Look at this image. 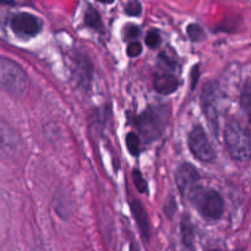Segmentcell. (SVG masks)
Returning a JSON list of instances; mask_svg holds the SVG:
<instances>
[{
    "label": "cell",
    "instance_id": "cell-20",
    "mask_svg": "<svg viewBox=\"0 0 251 251\" xmlns=\"http://www.w3.org/2000/svg\"><path fill=\"white\" fill-rule=\"evenodd\" d=\"M125 12L129 16H140L142 12V5L140 1H130L125 6Z\"/></svg>",
    "mask_w": 251,
    "mask_h": 251
},
{
    "label": "cell",
    "instance_id": "cell-10",
    "mask_svg": "<svg viewBox=\"0 0 251 251\" xmlns=\"http://www.w3.org/2000/svg\"><path fill=\"white\" fill-rule=\"evenodd\" d=\"M130 210H131L132 216H134L135 221H136L137 227H139L140 233H141V237L145 240H149L151 230H150L149 215H147L145 207L139 200H131L130 201Z\"/></svg>",
    "mask_w": 251,
    "mask_h": 251
},
{
    "label": "cell",
    "instance_id": "cell-19",
    "mask_svg": "<svg viewBox=\"0 0 251 251\" xmlns=\"http://www.w3.org/2000/svg\"><path fill=\"white\" fill-rule=\"evenodd\" d=\"M141 34V29H140L139 26L136 25H127V26L124 27V38L127 39V41H134V39H137Z\"/></svg>",
    "mask_w": 251,
    "mask_h": 251
},
{
    "label": "cell",
    "instance_id": "cell-18",
    "mask_svg": "<svg viewBox=\"0 0 251 251\" xmlns=\"http://www.w3.org/2000/svg\"><path fill=\"white\" fill-rule=\"evenodd\" d=\"M161 41H162L161 34H159V32L157 31L156 28L151 29V31H150L149 33H147V36H146V44L150 47V48H152V49L157 48V47H158L159 44H161Z\"/></svg>",
    "mask_w": 251,
    "mask_h": 251
},
{
    "label": "cell",
    "instance_id": "cell-11",
    "mask_svg": "<svg viewBox=\"0 0 251 251\" xmlns=\"http://www.w3.org/2000/svg\"><path fill=\"white\" fill-rule=\"evenodd\" d=\"M179 87L176 76L169 73H159L153 78V88L162 96H168L176 92Z\"/></svg>",
    "mask_w": 251,
    "mask_h": 251
},
{
    "label": "cell",
    "instance_id": "cell-21",
    "mask_svg": "<svg viewBox=\"0 0 251 251\" xmlns=\"http://www.w3.org/2000/svg\"><path fill=\"white\" fill-rule=\"evenodd\" d=\"M142 53V47L139 42H131L126 48V54L130 58H136Z\"/></svg>",
    "mask_w": 251,
    "mask_h": 251
},
{
    "label": "cell",
    "instance_id": "cell-14",
    "mask_svg": "<svg viewBox=\"0 0 251 251\" xmlns=\"http://www.w3.org/2000/svg\"><path fill=\"white\" fill-rule=\"evenodd\" d=\"M125 142H126L127 151L130 152V154L134 157H137L140 154V151H141V146H140V137L139 135L135 134V132H129L126 135V139H125Z\"/></svg>",
    "mask_w": 251,
    "mask_h": 251
},
{
    "label": "cell",
    "instance_id": "cell-1",
    "mask_svg": "<svg viewBox=\"0 0 251 251\" xmlns=\"http://www.w3.org/2000/svg\"><path fill=\"white\" fill-rule=\"evenodd\" d=\"M171 110L167 104H153L144 110L137 117L136 125L139 132L146 142L159 139L166 131Z\"/></svg>",
    "mask_w": 251,
    "mask_h": 251
},
{
    "label": "cell",
    "instance_id": "cell-5",
    "mask_svg": "<svg viewBox=\"0 0 251 251\" xmlns=\"http://www.w3.org/2000/svg\"><path fill=\"white\" fill-rule=\"evenodd\" d=\"M188 146L193 156L200 162L210 163L216 158L215 149H213L208 136L206 135L205 130L200 125L194 126L193 130L189 132Z\"/></svg>",
    "mask_w": 251,
    "mask_h": 251
},
{
    "label": "cell",
    "instance_id": "cell-15",
    "mask_svg": "<svg viewBox=\"0 0 251 251\" xmlns=\"http://www.w3.org/2000/svg\"><path fill=\"white\" fill-rule=\"evenodd\" d=\"M186 32H188L189 38L193 42H201L205 39L206 34L203 32V28L198 24H190L186 27Z\"/></svg>",
    "mask_w": 251,
    "mask_h": 251
},
{
    "label": "cell",
    "instance_id": "cell-9",
    "mask_svg": "<svg viewBox=\"0 0 251 251\" xmlns=\"http://www.w3.org/2000/svg\"><path fill=\"white\" fill-rule=\"evenodd\" d=\"M92 74L93 66L90 58H87L83 54H77L76 58L74 59L73 77L80 90L85 91V92L90 91L91 82H92Z\"/></svg>",
    "mask_w": 251,
    "mask_h": 251
},
{
    "label": "cell",
    "instance_id": "cell-8",
    "mask_svg": "<svg viewBox=\"0 0 251 251\" xmlns=\"http://www.w3.org/2000/svg\"><path fill=\"white\" fill-rule=\"evenodd\" d=\"M10 27L17 37L33 38L38 36L43 27L42 19L29 12H17L10 20Z\"/></svg>",
    "mask_w": 251,
    "mask_h": 251
},
{
    "label": "cell",
    "instance_id": "cell-6",
    "mask_svg": "<svg viewBox=\"0 0 251 251\" xmlns=\"http://www.w3.org/2000/svg\"><path fill=\"white\" fill-rule=\"evenodd\" d=\"M201 105L203 114L206 115L208 125L212 129L213 134H218L220 129V118H218V85L215 81H208L203 86L201 93Z\"/></svg>",
    "mask_w": 251,
    "mask_h": 251
},
{
    "label": "cell",
    "instance_id": "cell-4",
    "mask_svg": "<svg viewBox=\"0 0 251 251\" xmlns=\"http://www.w3.org/2000/svg\"><path fill=\"white\" fill-rule=\"evenodd\" d=\"M191 202L195 205L200 215L206 220H220L225 212V201L221 194L213 189H201L193 198Z\"/></svg>",
    "mask_w": 251,
    "mask_h": 251
},
{
    "label": "cell",
    "instance_id": "cell-12",
    "mask_svg": "<svg viewBox=\"0 0 251 251\" xmlns=\"http://www.w3.org/2000/svg\"><path fill=\"white\" fill-rule=\"evenodd\" d=\"M83 21L85 25L90 28L95 29L97 32H103L104 31V26H103L102 17L100 14L98 12L97 9L92 6V5H87L85 10V15H83Z\"/></svg>",
    "mask_w": 251,
    "mask_h": 251
},
{
    "label": "cell",
    "instance_id": "cell-13",
    "mask_svg": "<svg viewBox=\"0 0 251 251\" xmlns=\"http://www.w3.org/2000/svg\"><path fill=\"white\" fill-rule=\"evenodd\" d=\"M194 234L195 233H194V227L190 218L188 217V215L184 216L183 220H181V239H183L185 247L193 248Z\"/></svg>",
    "mask_w": 251,
    "mask_h": 251
},
{
    "label": "cell",
    "instance_id": "cell-2",
    "mask_svg": "<svg viewBox=\"0 0 251 251\" xmlns=\"http://www.w3.org/2000/svg\"><path fill=\"white\" fill-rule=\"evenodd\" d=\"M225 144L233 159L247 162L251 159V132L237 120H232L225 129Z\"/></svg>",
    "mask_w": 251,
    "mask_h": 251
},
{
    "label": "cell",
    "instance_id": "cell-16",
    "mask_svg": "<svg viewBox=\"0 0 251 251\" xmlns=\"http://www.w3.org/2000/svg\"><path fill=\"white\" fill-rule=\"evenodd\" d=\"M240 105L245 110L251 109V80L245 82L242 95H240Z\"/></svg>",
    "mask_w": 251,
    "mask_h": 251
},
{
    "label": "cell",
    "instance_id": "cell-3",
    "mask_svg": "<svg viewBox=\"0 0 251 251\" xmlns=\"http://www.w3.org/2000/svg\"><path fill=\"white\" fill-rule=\"evenodd\" d=\"M0 82L5 92L20 97L28 86V78L24 69L12 59L2 56L0 59Z\"/></svg>",
    "mask_w": 251,
    "mask_h": 251
},
{
    "label": "cell",
    "instance_id": "cell-23",
    "mask_svg": "<svg viewBox=\"0 0 251 251\" xmlns=\"http://www.w3.org/2000/svg\"><path fill=\"white\" fill-rule=\"evenodd\" d=\"M130 251H139V249H137V247L134 243H131V245H130Z\"/></svg>",
    "mask_w": 251,
    "mask_h": 251
},
{
    "label": "cell",
    "instance_id": "cell-24",
    "mask_svg": "<svg viewBox=\"0 0 251 251\" xmlns=\"http://www.w3.org/2000/svg\"><path fill=\"white\" fill-rule=\"evenodd\" d=\"M205 251H223V250H221L220 248H211V249H207Z\"/></svg>",
    "mask_w": 251,
    "mask_h": 251
},
{
    "label": "cell",
    "instance_id": "cell-17",
    "mask_svg": "<svg viewBox=\"0 0 251 251\" xmlns=\"http://www.w3.org/2000/svg\"><path fill=\"white\" fill-rule=\"evenodd\" d=\"M132 180H134L135 188L140 194L147 193V181L145 180L144 176L139 169H134L132 172Z\"/></svg>",
    "mask_w": 251,
    "mask_h": 251
},
{
    "label": "cell",
    "instance_id": "cell-22",
    "mask_svg": "<svg viewBox=\"0 0 251 251\" xmlns=\"http://www.w3.org/2000/svg\"><path fill=\"white\" fill-rule=\"evenodd\" d=\"M199 81V66H194L191 71V90L196 87Z\"/></svg>",
    "mask_w": 251,
    "mask_h": 251
},
{
    "label": "cell",
    "instance_id": "cell-25",
    "mask_svg": "<svg viewBox=\"0 0 251 251\" xmlns=\"http://www.w3.org/2000/svg\"><path fill=\"white\" fill-rule=\"evenodd\" d=\"M250 123H251V114H250Z\"/></svg>",
    "mask_w": 251,
    "mask_h": 251
},
{
    "label": "cell",
    "instance_id": "cell-7",
    "mask_svg": "<svg viewBox=\"0 0 251 251\" xmlns=\"http://www.w3.org/2000/svg\"><path fill=\"white\" fill-rule=\"evenodd\" d=\"M176 181L181 195L190 201L202 189L200 185V174L190 163H183L176 169Z\"/></svg>",
    "mask_w": 251,
    "mask_h": 251
}]
</instances>
